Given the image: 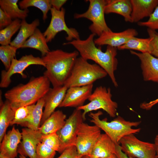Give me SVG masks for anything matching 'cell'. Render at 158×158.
I'll list each match as a JSON object with an SVG mask.
<instances>
[{
  "instance_id": "cell-21",
  "label": "cell",
  "mask_w": 158,
  "mask_h": 158,
  "mask_svg": "<svg viewBox=\"0 0 158 158\" xmlns=\"http://www.w3.org/2000/svg\"><path fill=\"white\" fill-rule=\"evenodd\" d=\"M66 118V115L62 111H55L41 125L38 130L43 135L56 133L64 125Z\"/></svg>"
},
{
  "instance_id": "cell-22",
  "label": "cell",
  "mask_w": 158,
  "mask_h": 158,
  "mask_svg": "<svg viewBox=\"0 0 158 158\" xmlns=\"http://www.w3.org/2000/svg\"><path fill=\"white\" fill-rule=\"evenodd\" d=\"M132 6L130 0H107L105 14L115 13L123 16L126 22L131 23Z\"/></svg>"
},
{
  "instance_id": "cell-10",
  "label": "cell",
  "mask_w": 158,
  "mask_h": 158,
  "mask_svg": "<svg viewBox=\"0 0 158 158\" xmlns=\"http://www.w3.org/2000/svg\"><path fill=\"white\" fill-rule=\"evenodd\" d=\"M84 120L81 110L76 108L62 128L56 132L60 142L59 152L61 153L67 148L75 146L79 126Z\"/></svg>"
},
{
  "instance_id": "cell-18",
  "label": "cell",
  "mask_w": 158,
  "mask_h": 158,
  "mask_svg": "<svg viewBox=\"0 0 158 158\" xmlns=\"http://www.w3.org/2000/svg\"><path fill=\"white\" fill-rule=\"evenodd\" d=\"M22 139L21 133L13 126L6 133L0 143V154L11 158L17 157L18 146Z\"/></svg>"
},
{
  "instance_id": "cell-41",
  "label": "cell",
  "mask_w": 158,
  "mask_h": 158,
  "mask_svg": "<svg viewBox=\"0 0 158 158\" xmlns=\"http://www.w3.org/2000/svg\"><path fill=\"white\" fill-rule=\"evenodd\" d=\"M115 155L116 158H132L128 157L121 150L119 144H116Z\"/></svg>"
},
{
  "instance_id": "cell-37",
  "label": "cell",
  "mask_w": 158,
  "mask_h": 158,
  "mask_svg": "<svg viewBox=\"0 0 158 158\" xmlns=\"http://www.w3.org/2000/svg\"><path fill=\"white\" fill-rule=\"evenodd\" d=\"M78 154L75 146L66 148L57 158H81Z\"/></svg>"
},
{
  "instance_id": "cell-3",
  "label": "cell",
  "mask_w": 158,
  "mask_h": 158,
  "mask_svg": "<svg viewBox=\"0 0 158 158\" xmlns=\"http://www.w3.org/2000/svg\"><path fill=\"white\" fill-rule=\"evenodd\" d=\"M50 82L44 75L34 78L27 83L20 84L7 91L4 96L15 112L23 106L35 104L49 90Z\"/></svg>"
},
{
  "instance_id": "cell-36",
  "label": "cell",
  "mask_w": 158,
  "mask_h": 158,
  "mask_svg": "<svg viewBox=\"0 0 158 158\" xmlns=\"http://www.w3.org/2000/svg\"><path fill=\"white\" fill-rule=\"evenodd\" d=\"M21 22L19 19H14L10 25L4 28L6 37L10 44L12 36L20 29Z\"/></svg>"
},
{
  "instance_id": "cell-7",
  "label": "cell",
  "mask_w": 158,
  "mask_h": 158,
  "mask_svg": "<svg viewBox=\"0 0 158 158\" xmlns=\"http://www.w3.org/2000/svg\"><path fill=\"white\" fill-rule=\"evenodd\" d=\"M87 11L82 13H75V19L85 18L90 20L92 24L89 29L92 33L99 36L103 32L111 30L107 26L104 17L105 8L107 0H89Z\"/></svg>"
},
{
  "instance_id": "cell-29",
  "label": "cell",
  "mask_w": 158,
  "mask_h": 158,
  "mask_svg": "<svg viewBox=\"0 0 158 158\" xmlns=\"http://www.w3.org/2000/svg\"><path fill=\"white\" fill-rule=\"evenodd\" d=\"M21 9H28L29 7L34 6L40 9L43 14L42 18L45 20L47 18V14L52 8L50 0H23L18 3Z\"/></svg>"
},
{
  "instance_id": "cell-24",
  "label": "cell",
  "mask_w": 158,
  "mask_h": 158,
  "mask_svg": "<svg viewBox=\"0 0 158 158\" xmlns=\"http://www.w3.org/2000/svg\"><path fill=\"white\" fill-rule=\"evenodd\" d=\"M43 33L37 28L33 34L24 42L21 48H29L37 49L43 56L50 51Z\"/></svg>"
},
{
  "instance_id": "cell-44",
  "label": "cell",
  "mask_w": 158,
  "mask_h": 158,
  "mask_svg": "<svg viewBox=\"0 0 158 158\" xmlns=\"http://www.w3.org/2000/svg\"><path fill=\"white\" fill-rule=\"evenodd\" d=\"M0 158H11L5 156L0 154Z\"/></svg>"
},
{
  "instance_id": "cell-39",
  "label": "cell",
  "mask_w": 158,
  "mask_h": 158,
  "mask_svg": "<svg viewBox=\"0 0 158 158\" xmlns=\"http://www.w3.org/2000/svg\"><path fill=\"white\" fill-rule=\"evenodd\" d=\"M158 103V98L149 102H143L140 105L141 108L145 110H149L155 105Z\"/></svg>"
},
{
  "instance_id": "cell-47",
  "label": "cell",
  "mask_w": 158,
  "mask_h": 158,
  "mask_svg": "<svg viewBox=\"0 0 158 158\" xmlns=\"http://www.w3.org/2000/svg\"><path fill=\"white\" fill-rule=\"evenodd\" d=\"M111 158H116V155H114L112 157H111Z\"/></svg>"
},
{
  "instance_id": "cell-20",
  "label": "cell",
  "mask_w": 158,
  "mask_h": 158,
  "mask_svg": "<svg viewBox=\"0 0 158 158\" xmlns=\"http://www.w3.org/2000/svg\"><path fill=\"white\" fill-rule=\"evenodd\" d=\"M116 145L106 134H101L89 156L90 158H111L115 155Z\"/></svg>"
},
{
  "instance_id": "cell-15",
  "label": "cell",
  "mask_w": 158,
  "mask_h": 158,
  "mask_svg": "<svg viewBox=\"0 0 158 158\" xmlns=\"http://www.w3.org/2000/svg\"><path fill=\"white\" fill-rule=\"evenodd\" d=\"M93 84L68 88L64 98L59 107L76 108L83 105L92 92Z\"/></svg>"
},
{
  "instance_id": "cell-4",
  "label": "cell",
  "mask_w": 158,
  "mask_h": 158,
  "mask_svg": "<svg viewBox=\"0 0 158 158\" xmlns=\"http://www.w3.org/2000/svg\"><path fill=\"white\" fill-rule=\"evenodd\" d=\"M102 114L100 111L96 113L90 112V121L104 131L116 144H119L121 139L125 136L138 133L140 131V128H133L140 125V121H128L118 116L113 120L108 122L106 118L100 119V117Z\"/></svg>"
},
{
  "instance_id": "cell-26",
  "label": "cell",
  "mask_w": 158,
  "mask_h": 158,
  "mask_svg": "<svg viewBox=\"0 0 158 158\" xmlns=\"http://www.w3.org/2000/svg\"><path fill=\"white\" fill-rule=\"evenodd\" d=\"M15 112L11 107L9 102L6 100L0 105V142L6 134V130L13 119Z\"/></svg>"
},
{
  "instance_id": "cell-33",
  "label": "cell",
  "mask_w": 158,
  "mask_h": 158,
  "mask_svg": "<svg viewBox=\"0 0 158 158\" xmlns=\"http://www.w3.org/2000/svg\"><path fill=\"white\" fill-rule=\"evenodd\" d=\"M138 25L141 26H145L153 30H158V6L150 16L148 20L146 21H140Z\"/></svg>"
},
{
  "instance_id": "cell-19",
  "label": "cell",
  "mask_w": 158,
  "mask_h": 158,
  "mask_svg": "<svg viewBox=\"0 0 158 158\" xmlns=\"http://www.w3.org/2000/svg\"><path fill=\"white\" fill-rule=\"evenodd\" d=\"M132 11L131 23H138L150 17L158 6V0H130Z\"/></svg>"
},
{
  "instance_id": "cell-6",
  "label": "cell",
  "mask_w": 158,
  "mask_h": 158,
  "mask_svg": "<svg viewBox=\"0 0 158 158\" xmlns=\"http://www.w3.org/2000/svg\"><path fill=\"white\" fill-rule=\"evenodd\" d=\"M112 97L110 88L102 86L97 87L88 98L90 102L76 109L83 111L84 120L88 113L100 109L105 111L110 117H114L117 114L118 104L112 100Z\"/></svg>"
},
{
  "instance_id": "cell-38",
  "label": "cell",
  "mask_w": 158,
  "mask_h": 158,
  "mask_svg": "<svg viewBox=\"0 0 158 158\" xmlns=\"http://www.w3.org/2000/svg\"><path fill=\"white\" fill-rule=\"evenodd\" d=\"M12 19L0 8V29H2L12 22Z\"/></svg>"
},
{
  "instance_id": "cell-34",
  "label": "cell",
  "mask_w": 158,
  "mask_h": 158,
  "mask_svg": "<svg viewBox=\"0 0 158 158\" xmlns=\"http://www.w3.org/2000/svg\"><path fill=\"white\" fill-rule=\"evenodd\" d=\"M149 37L151 38L150 43V54L158 58V32L149 28L147 30Z\"/></svg>"
},
{
  "instance_id": "cell-9",
  "label": "cell",
  "mask_w": 158,
  "mask_h": 158,
  "mask_svg": "<svg viewBox=\"0 0 158 158\" xmlns=\"http://www.w3.org/2000/svg\"><path fill=\"white\" fill-rule=\"evenodd\" d=\"M51 18L47 28L43 33L47 42H51L56 35L61 31H64L67 35L66 40L69 42L80 39L79 32L75 28H68L65 21V9L62 7L57 10L52 7L50 10Z\"/></svg>"
},
{
  "instance_id": "cell-46",
  "label": "cell",
  "mask_w": 158,
  "mask_h": 158,
  "mask_svg": "<svg viewBox=\"0 0 158 158\" xmlns=\"http://www.w3.org/2000/svg\"><path fill=\"white\" fill-rule=\"evenodd\" d=\"M81 158H90L88 156L85 155L83 156Z\"/></svg>"
},
{
  "instance_id": "cell-25",
  "label": "cell",
  "mask_w": 158,
  "mask_h": 158,
  "mask_svg": "<svg viewBox=\"0 0 158 158\" xmlns=\"http://www.w3.org/2000/svg\"><path fill=\"white\" fill-rule=\"evenodd\" d=\"M18 0H0V8L12 19H25L28 15V9H21L18 5Z\"/></svg>"
},
{
  "instance_id": "cell-32",
  "label": "cell",
  "mask_w": 158,
  "mask_h": 158,
  "mask_svg": "<svg viewBox=\"0 0 158 158\" xmlns=\"http://www.w3.org/2000/svg\"><path fill=\"white\" fill-rule=\"evenodd\" d=\"M41 142L59 152L60 147V141L56 133L42 135Z\"/></svg>"
},
{
  "instance_id": "cell-42",
  "label": "cell",
  "mask_w": 158,
  "mask_h": 158,
  "mask_svg": "<svg viewBox=\"0 0 158 158\" xmlns=\"http://www.w3.org/2000/svg\"><path fill=\"white\" fill-rule=\"evenodd\" d=\"M0 44L3 46L10 44L6 37L4 28L0 31Z\"/></svg>"
},
{
  "instance_id": "cell-16",
  "label": "cell",
  "mask_w": 158,
  "mask_h": 158,
  "mask_svg": "<svg viewBox=\"0 0 158 158\" xmlns=\"http://www.w3.org/2000/svg\"><path fill=\"white\" fill-rule=\"evenodd\" d=\"M68 89L64 85L50 88L43 97L45 102L44 109L41 125L55 111L56 108L59 107L64 98Z\"/></svg>"
},
{
  "instance_id": "cell-43",
  "label": "cell",
  "mask_w": 158,
  "mask_h": 158,
  "mask_svg": "<svg viewBox=\"0 0 158 158\" xmlns=\"http://www.w3.org/2000/svg\"><path fill=\"white\" fill-rule=\"evenodd\" d=\"M154 143L156 149V154L158 157V134L156 135L154 138Z\"/></svg>"
},
{
  "instance_id": "cell-12",
  "label": "cell",
  "mask_w": 158,
  "mask_h": 158,
  "mask_svg": "<svg viewBox=\"0 0 158 158\" xmlns=\"http://www.w3.org/2000/svg\"><path fill=\"white\" fill-rule=\"evenodd\" d=\"M32 65L45 66L42 58L35 57L32 54L23 56L18 60L13 59L9 69L7 71L3 70L1 71L0 87L4 88L8 87L11 82V77L14 74L18 73L23 78H26V75L23 72L27 68Z\"/></svg>"
},
{
  "instance_id": "cell-1",
  "label": "cell",
  "mask_w": 158,
  "mask_h": 158,
  "mask_svg": "<svg viewBox=\"0 0 158 158\" xmlns=\"http://www.w3.org/2000/svg\"><path fill=\"white\" fill-rule=\"evenodd\" d=\"M96 35L90 34L85 40L80 39L63 43V45H71L79 52L80 57L87 60L94 61L107 73L114 86L117 87L118 84L114 72L117 70L118 61L116 58L117 48L107 45L105 52H103L101 47H97L94 42V37Z\"/></svg>"
},
{
  "instance_id": "cell-8",
  "label": "cell",
  "mask_w": 158,
  "mask_h": 158,
  "mask_svg": "<svg viewBox=\"0 0 158 158\" xmlns=\"http://www.w3.org/2000/svg\"><path fill=\"white\" fill-rule=\"evenodd\" d=\"M119 144L122 151L132 158H158L154 143L138 139L134 134L123 137Z\"/></svg>"
},
{
  "instance_id": "cell-27",
  "label": "cell",
  "mask_w": 158,
  "mask_h": 158,
  "mask_svg": "<svg viewBox=\"0 0 158 158\" xmlns=\"http://www.w3.org/2000/svg\"><path fill=\"white\" fill-rule=\"evenodd\" d=\"M151 38H141L134 37L124 44L118 47L119 50L129 49L139 51L142 53L150 54V43Z\"/></svg>"
},
{
  "instance_id": "cell-45",
  "label": "cell",
  "mask_w": 158,
  "mask_h": 158,
  "mask_svg": "<svg viewBox=\"0 0 158 158\" xmlns=\"http://www.w3.org/2000/svg\"><path fill=\"white\" fill-rule=\"evenodd\" d=\"M19 158H26V157L24 155H20L19 156Z\"/></svg>"
},
{
  "instance_id": "cell-5",
  "label": "cell",
  "mask_w": 158,
  "mask_h": 158,
  "mask_svg": "<svg viewBox=\"0 0 158 158\" xmlns=\"http://www.w3.org/2000/svg\"><path fill=\"white\" fill-rule=\"evenodd\" d=\"M107 75L105 71L97 64L90 63L80 57L77 58L64 85L68 88L93 84L97 80Z\"/></svg>"
},
{
  "instance_id": "cell-17",
  "label": "cell",
  "mask_w": 158,
  "mask_h": 158,
  "mask_svg": "<svg viewBox=\"0 0 158 158\" xmlns=\"http://www.w3.org/2000/svg\"><path fill=\"white\" fill-rule=\"evenodd\" d=\"M130 52L137 56L140 61L144 80L158 83V58L149 53H138L132 50Z\"/></svg>"
},
{
  "instance_id": "cell-2",
  "label": "cell",
  "mask_w": 158,
  "mask_h": 158,
  "mask_svg": "<svg viewBox=\"0 0 158 158\" xmlns=\"http://www.w3.org/2000/svg\"><path fill=\"white\" fill-rule=\"evenodd\" d=\"M79 54L77 50L67 52L57 49L50 51L42 57L46 69L43 75L53 87L64 85Z\"/></svg>"
},
{
  "instance_id": "cell-23",
  "label": "cell",
  "mask_w": 158,
  "mask_h": 158,
  "mask_svg": "<svg viewBox=\"0 0 158 158\" xmlns=\"http://www.w3.org/2000/svg\"><path fill=\"white\" fill-rule=\"evenodd\" d=\"M40 21L37 19L30 23H28L25 19L22 20L19 32L10 45L18 49L21 48L24 42L34 33L40 25Z\"/></svg>"
},
{
  "instance_id": "cell-14",
  "label": "cell",
  "mask_w": 158,
  "mask_h": 158,
  "mask_svg": "<svg viewBox=\"0 0 158 158\" xmlns=\"http://www.w3.org/2000/svg\"><path fill=\"white\" fill-rule=\"evenodd\" d=\"M138 35V31L133 28H129L116 32L111 30L103 32L94 40V42L96 45L99 47L106 45L117 48Z\"/></svg>"
},
{
  "instance_id": "cell-31",
  "label": "cell",
  "mask_w": 158,
  "mask_h": 158,
  "mask_svg": "<svg viewBox=\"0 0 158 158\" xmlns=\"http://www.w3.org/2000/svg\"><path fill=\"white\" fill-rule=\"evenodd\" d=\"M18 49L10 44L0 46V59L5 67V70L7 71L9 68L12 60L16 56Z\"/></svg>"
},
{
  "instance_id": "cell-40",
  "label": "cell",
  "mask_w": 158,
  "mask_h": 158,
  "mask_svg": "<svg viewBox=\"0 0 158 158\" xmlns=\"http://www.w3.org/2000/svg\"><path fill=\"white\" fill-rule=\"evenodd\" d=\"M67 1L66 0H50V3L52 7L57 10H60Z\"/></svg>"
},
{
  "instance_id": "cell-30",
  "label": "cell",
  "mask_w": 158,
  "mask_h": 158,
  "mask_svg": "<svg viewBox=\"0 0 158 158\" xmlns=\"http://www.w3.org/2000/svg\"><path fill=\"white\" fill-rule=\"evenodd\" d=\"M35 105L23 106L18 109L15 111L14 118L10 125L17 124L24 126L29 120Z\"/></svg>"
},
{
  "instance_id": "cell-11",
  "label": "cell",
  "mask_w": 158,
  "mask_h": 158,
  "mask_svg": "<svg viewBox=\"0 0 158 158\" xmlns=\"http://www.w3.org/2000/svg\"><path fill=\"white\" fill-rule=\"evenodd\" d=\"M101 133V129L96 125L81 123L79 127L75 146L81 157L89 156Z\"/></svg>"
},
{
  "instance_id": "cell-28",
  "label": "cell",
  "mask_w": 158,
  "mask_h": 158,
  "mask_svg": "<svg viewBox=\"0 0 158 158\" xmlns=\"http://www.w3.org/2000/svg\"><path fill=\"white\" fill-rule=\"evenodd\" d=\"M44 101L43 98L39 99L34 107L29 120L24 126L35 130H38L40 127L41 121L44 107Z\"/></svg>"
},
{
  "instance_id": "cell-35",
  "label": "cell",
  "mask_w": 158,
  "mask_h": 158,
  "mask_svg": "<svg viewBox=\"0 0 158 158\" xmlns=\"http://www.w3.org/2000/svg\"><path fill=\"white\" fill-rule=\"evenodd\" d=\"M56 151L40 142L37 145L36 153L38 158H54Z\"/></svg>"
},
{
  "instance_id": "cell-13",
  "label": "cell",
  "mask_w": 158,
  "mask_h": 158,
  "mask_svg": "<svg viewBox=\"0 0 158 158\" xmlns=\"http://www.w3.org/2000/svg\"><path fill=\"white\" fill-rule=\"evenodd\" d=\"M21 133L22 141L18 146V153L30 158H38L36 148L41 142L42 134L39 130L27 128H23Z\"/></svg>"
}]
</instances>
